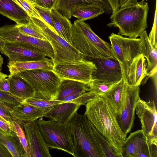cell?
I'll use <instances>...</instances> for the list:
<instances>
[{"instance_id":"6da1fadb","label":"cell","mask_w":157,"mask_h":157,"mask_svg":"<svg viewBox=\"0 0 157 157\" xmlns=\"http://www.w3.org/2000/svg\"><path fill=\"white\" fill-rule=\"evenodd\" d=\"M85 106L84 114L98 132L121 152V147L127 134L121 129L116 114L107 101L98 96Z\"/></svg>"},{"instance_id":"7a4b0ae2","label":"cell","mask_w":157,"mask_h":157,"mask_svg":"<svg viewBox=\"0 0 157 157\" xmlns=\"http://www.w3.org/2000/svg\"><path fill=\"white\" fill-rule=\"evenodd\" d=\"M148 3L141 0L134 5L120 8L112 13L107 26L118 29V35L136 38L147 28Z\"/></svg>"},{"instance_id":"3957f363","label":"cell","mask_w":157,"mask_h":157,"mask_svg":"<svg viewBox=\"0 0 157 157\" xmlns=\"http://www.w3.org/2000/svg\"><path fill=\"white\" fill-rule=\"evenodd\" d=\"M72 42L73 46L90 59L115 58L110 44L95 34L90 26L83 21L77 20L72 24Z\"/></svg>"},{"instance_id":"277c9868","label":"cell","mask_w":157,"mask_h":157,"mask_svg":"<svg viewBox=\"0 0 157 157\" xmlns=\"http://www.w3.org/2000/svg\"><path fill=\"white\" fill-rule=\"evenodd\" d=\"M75 157H105L95 137L92 124L85 115L76 113L69 122Z\"/></svg>"},{"instance_id":"5b68a950","label":"cell","mask_w":157,"mask_h":157,"mask_svg":"<svg viewBox=\"0 0 157 157\" xmlns=\"http://www.w3.org/2000/svg\"><path fill=\"white\" fill-rule=\"evenodd\" d=\"M40 130L49 147L65 151L74 157V147L71 126L69 123L40 119Z\"/></svg>"},{"instance_id":"8992f818","label":"cell","mask_w":157,"mask_h":157,"mask_svg":"<svg viewBox=\"0 0 157 157\" xmlns=\"http://www.w3.org/2000/svg\"><path fill=\"white\" fill-rule=\"evenodd\" d=\"M25 79L34 91V96L49 100H55L61 80L52 71L38 69L16 74Z\"/></svg>"},{"instance_id":"52a82bcc","label":"cell","mask_w":157,"mask_h":157,"mask_svg":"<svg viewBox=\"0 0 157 157\" xmlns=\"http://www.w3.org/2000/svg\"><path fill=\"white\" fill-rule=\"evenodd\" d=\"M109 38L113 55L121 67L123 80L129 84L130 67L134 59L140 54V39L125 37L113 33Z\"/></svg>"},{"instance_id":"ba28073f","label":"cell","mask_w":157,"mask_h":157,"mask_svg":"<svg viewBox=\"0 0 157 157\" xmlns=\"http://www.w3.org/2000/svg\"><path fill=\"white\" fill-rule=\"evenodd\" d=\"M95 64L83 59L77 61H64L54 65L52 71L61 80L70 79L87 84L93 80L96 71Z\"/></svg>"},{"instance_id":"9c48e42d","label":"cell","mask_w":157,"mask_h":157,"mask_svg":"<svg viewBox=\"0 0 157 157\" xmlns=\"http://www.w3.org/2000/svg\"><path fill=\"white\" fill-rule=\"evenodd\" d=\"M136 111L147 140L151 144L157 145V115L155 102L140 99L136 104Z\"/></svg>"},{"instance_id":"30bf717a","label":"cell","mask_w":157,"mask_h":157,"mask_svg":"<svg viewBox=\"0 0 157 157\" xmlns=\"http://www.w3.org/2000/svg\"><path fill=\"white\" fill-rule=\"evenodd\" d=\"M121 151L122 157H157V145L147 141L141 129L126 138Z\"/></svg>"},{"instance_id":"8fae6325","label":"cell","mask_w":157,"mask_h":157,"mask_svg":"<svg viewBox=\"0 0 157 157\" xmlns=\"http://www.w3.org/2000/svg\"><path fill=\"white\" fill-rule=\"evenodd\" d=\"M42 30L53 48L54 65L60 62L77 61L84 59V56L76 48L52 30L47 25Z\"/></svg>"},{"instance_id":"7c38bea8","label":"cell","mask_w":157,"mask_h":157,"mask_svg":"<svg viewBox=\"0 0 157 157\" xmlns=\"http://www.w3.org/2000/svg\"><path fill=\"white\" fill-rule=\"evenodd\" d=\"M124 85L125 97L123 104L121 113L116 116L121 129L127 134L131 132L134 125L136 104L140 99V86H132L124 81Z\"/></svg>"},{"instance_id":"4fadbf2b","label":"cell","mask_w":157,"mask_h":157,"mask_svg":"<svg viewBox=\"0 0 157 157\" xmlns=\"http://www.w3.org/2000/svg\"><path fill=\"white\" fill-rule=\"evenodd\" d=\"M5 42L1 52L8 58L9 62L36 61L48 57L42 50L30 44L18 42Z\"/></svg>"},{"instance_id":"5bb4252c","label":"cell","mask_w":157,"mask_h":157,"mask_svg":"<svg viewBox=\"0 0 157 157\" xmlns=\"http://www.w3.org/2000/svg\"><path fill=\"white\" fill-rule=\"evenodd\" d=\"M0 36L5 41L27 43L35 46L43 51L52 59L54 53L48 40H43L21 33L16 25H6L0 27Z\"/></svg>"},{"instance_id":"9a60e30c","label":"cell","mask_w":157,"mask_h":157,"mask_svg":"<svg viewBox=\"0 0 157 157\" xmlns=\"http://www.w3.org/2000/svg\"><path fill=\"white\" fill-rule=\"evenodd\" d=\"M90 59L96 67V71L93 75V80L116 83L123 78L121 67L115 58L105 57Z\"/></svg>"},{"instance_id":"2e32d148","label":"cell","mask_w":157,"mask_h":157,"mask_svg":"<svg viewBox=\"0 0 157 157\" xmlns=\"http://www.w3.org/2000/svg\"><path fill=\"white\" fill-rule=\"evenodd\" d=\"M23 128L28 144L29 157H52L39 129L37 120L25 123Z\"/></svg>"},{"instance_id":"e0dca14e","label":"cell","mask_w":157,"mask_h":157,"mask_svg":"<svg viewBox=\"0 0 157 157\" xmlns=\"http://www.w3.org/2000/svg\"><path fill=\"white\" fill-rule=\"evenodd\" d=\"M80 106L73 102H63L55 105L45 113L44 117L58 122L69 123Z\"/></svg>"},{"instance_id":"ac0fdd59","label":"cell","mask_w":157,"mask_h":157,"mask_svg":"<svg viewBox=\"0 0 157 157\" xmlns=\"http://www.w3.org/2000/svg\"><path fill=\"white\" fill-rule=\"evenodd\" d=\"M0 13L17 25L25 23L30 18L25 11L13 0H0Z\"/></svg>"},{"instance_id":"d6986e66","label":"cell","mask_w":157,"mask_h":157,"mask_svg":"<svg viewBox=\"0 0 157 157\" xmlns=\"http://www.w3.org/2000/svg\"><path fill=\"white\" fill-rule=\"evenodd\" d=\"M53 66L52 59L46 57L36 61L9 62L7 65L10 75L26 70L38 69L52 71Z\"/></svg>"},{"instance_id":"ffe728a7","label":"cell","mask_w":157,"mask_h":157,"mask_svg":"<svg viewBox=\"0 0 157 157\" xmlns=\"http://www.w3.org/2000/svg\"><path fill=\"white\" fill-rule=\"evenodd\" d=\"M10 83L9 93L22 101L33 97L34 91L29 83L17 74L9 75L8 78Z\"/></svg>"},{"instance_id":"44dd1931","label":"cell","mask_w":157,"mask_h":157,"mask_svg":"<svg viewBox=\"0 0 157 157\" xmlns=\"http://www.w3.org/2000/svg\"><path fill=\"white\" fill-rule=\"evenodd\" d=\"M101 96L107 101L115 111L116 115L119 114L121 112L125 97V88L123 78Z\"/></svg>"},{"instance_id":"7402d4cb","label":"cell","mask_w":157,"mask_h":157,"mask_svg":"<svg viewBox=\"0 0 157 157\" xmlns=\"http://www.w3.org/2000/svg\"><path fill=\"white\" fill-rule=\"evenodd\" d=\"M147 62L140 54L133 60L129 68V85L134 86H140L147 75Z\"/></svg>"},{"instance_id":"603a6c76","label":"cell","mask_w":157,"mask_h":157,"mask_svg":"<svg viewBox=\"0 0 157 157\" xmlns=\"http://www.w3.org/2000/svg\"><path fill=\"white\" fill-rule=\"evenodd\" d=\"M51 13L52 25L57 35L72 45L71 21L53 8L51 9Z\"/></svg>"},{"instance_id":"cb8c5ba5","label":"cell","mask_w":157,"mask_h":157,"mask_svg":"<svg viewBox=\"0 0 157 157\" xmlns=\"http://www.w3.org/2000/svg\"><path fill=\"white\" fill-rule=\"evenodd\" d=\"M91 4L99 5L103 7L105 10L108 8L103 0H56L52 8L69 19L71 17L72 10L75 6Z\"/></svg>"},{"instance_id":"d4e9b609","label":"cell","mask_w":157,"mask_h":157,"mask_svg":"<svg viewBox=\"0 0 157 157\" xmlns=\"http://www.w3.org/2000/svg\"><path fill=\"white\" fill-rule=\"evenodd\" d=\"M90 89L88 85L83 82L70 79L61 80L58 87L55 100L63 101L66 97L77 93H84Z\"/></svg>"},{"instance_id":"484cf974","label":"cell","mask_w":157,"mask_h":157,"mask_svg":"<svg viewBox=\"0 0 157 157\" xmlns=\"http://www.w3.org/2000/svg\"><path fill=\"white\" fill-rule=\"evenodd\" d=\"M12 112L18 119L25 123L44 117L45 113L38 108L22 101L12 108Z\"/></svg>"},{"instance_id":"4316f807","label":"cell","mask_w":157,"mask_h":157,"mask_svg":"<svg viewBox=\"0 0 157 157\" xmlns=\"http://www.w3.org/2000/svg\"><path fill=\"white\" fill-rule=\"evenodd\" d=\"M0 143L7 148L12 157H26L23 147L15 132L10 134L0 128Z\"/></svg>"},{"instance_id":"83f0119b","label":"cell","mask_w":157,"mask_h":157,"mask_svg":"<svg viewBox=\"0 0 157 157\" xmlns=\"http://www.w3.org/2000/svg\"><path fill=\"white\" fill-rule=\"evenodd\" d=\"M141 40L140 53L146 59L147 71L148 73L157 67V48L150 43L145 30L140 36Z\"/></svg>"},{"instance_id":"f1b7e54d","label":"cell","mask_w":157,"mask_h":157,"mask_svg":"<svg viewBox=\"0 0 157 157\" xmlns=\"http://www.w3.org/2000/svg\"><path fill=\"white\" fill-rule=\"evenodd\" d=\"M105 12L104 8L99 5L84 4L75 6L72 10L71 16L84 21L95 18Z\"/></svg>"},{"instance_id":"f546056e","label":"cell","mask_w":157,"mask_h":157,"mask_svg":"<svg viewBox=\"0 0 157 157\" xmlns=\"http://www.w3.org/2000/svg\"><path fill=\"white\" fill-rule=\"evenodd\" d=\"M92 128L98 143L105 157H122L121 152L113 147L93 124Z\"/></svg>"},{"instance_id":"4dcf8cb0","label":"cell","mask_w":157,"mask_h":157,"mask_svg":"<svg viewBox=\"0 0 157 157\" xmlns=\"http://www.w3.org/2000/svg\"><path fill=\"white\" fill-rule=\"evenodd\" d=\"M22 102L33 105L44 113L48 111L55 105L65 102L63 101L48 100L34 95L23 100Z\"/></svg>"},{"instance_id":"1f68e13d","label":"cell","mask_w":157,"mask_h":157,"mask_svg":"<svg viewBox=\"0 0 157 157\" xmlns=\"http://www.w3.org/2000/svg\"><path fill=\"white\" fill-rule=\"evenodd\" d=\"M19 31L24 34L43 40H48L43 31L29 18L28 22L21 25H15Z\"/></svg>"},{"instance_id":"d6a6232c","label":"cell","mask_w":157,"mask_h":157,"mask_svg":"<svg viewBox=\"0 0 157 157\" xmlns=\"http://www.w3.org/2000/svg\"><path fill=\"white\" fill-rule=\"evenodd\" d=\"M12 108L0 101V116L10 125L13 121H15L24 129L23 125L25 123L18 119L14 114L12 112Z\"/></svg>"},{"instance_id":"836d02e7","label":"cell","mask_w":157,"mask_h":157,"mask_svg":"<svg viewBox=\"0 0 157 157\" xmlns=\"http://www.w3.org/2000/svg\"><path fill=\"white\" fill-rule=\"evenodd\" d=\"M116 83L99 82L93 80L87 85L90 88V91L98 96H101L108 91Z\"/></svg>"},{"instance_id":"e575fe53","label":"cell","mask_w":157,"mask_h":157,"mask_svg":"<svg viewBox=\"0 0 157 157\" xmlns=\"http://www.w3.org/2000/svg\"><path fill=\"white\" fill-rule=\"evenodd\" d=\"M20 6L30 17H33L44 21L30 0H13Z\"/></svg>"},{"instance_id":"d590c367","label":"cell","mask_w":157,"mask_h":157,"mask_svg":"<svg viewBox=\"0 0 157 157\" xmlns=\"http://www.w3.org/2000/svg\"><path fill=\"white\" fill-rule=\"evenodd\" d=\"M10 126L13 131L17 134L24 149L26 157H29L28 144L24 129L15 121L11 123Z\"/></svg>"},{"instance_id":"8d00e7d4","label":"cell","mask_w":157,"mask_h":157,"mask_svg":"<svg viewBox=\"0 0 157 157\" xmlns=\"http://www.w3.org/2000/svg\"><path fill=\"white\" fill-rule=\"evenodd\" d=\"M32 2L35 8L45 22L48 25L50 29L57 34V33L53 27L52 24L51 13V9H47L41 7L34 3L33 2Z\"/></svg>"},{"instance_id":"74e56055","label":"cell","mask_w":157,"mask_h":157,"mask_svg":"<svg viewBox=\"0 0 157 157\" xmlns=\"http://www.w3.org/2000/svg\"><path fill=\"white\" fill-rule=\"evenodd\" d=\"M0 101L12 107L18 105L22 101L10 93L4 92H0Z\"/></svg>"},{"instance_id":"f35d334b","label":"cell","mask_w":157,"mask_h":157,"mask_svg":"<svg viewBox=\"0 0 157 157\" xmlns=\"http://www.w3.org/2000/svg\"><path fill=\"white\" fill-rule=\"evenodd\" d=\"M98 96L95 93L89 91L81 94L70 102L78 104L80 105H85L88 102Z\"/></svg>"},{"instance_id":"ab89813d","label":"cell","mask_w":157,"mask_h":157,"mask_svg":"<svg viewBox=\"0 0 157 157\" xmlns=\"http://www.w3.org/2000/svg\"><path fill=\"white\" fill-rule=\"evenodd\" d=\"M157 0H156L155 11L154 20L151 30L148 36V38L152 45L157 48Z\"/></svg>"},{"instance_id":"60d3db41","label":"cell","mask_w":157,"mask_h":157,"mask_svg":"<svg viewBox=\"0 0 157 157\" xmlns=\"http://www.w3.org/2000/svg\"><path fill=\"white\" fill-rule=\"evenodd\" d=\"M56 0H36L33 2L37 5L45 8L51 9Z\"/></svg>"},{"instance_id":"b9f144b4","label":"cell","mask_w":157,"mask_h":157,"mask_svg":"<svg viewBox=\"0 0 157 157\" xmlns=\"http://www.w3.org/2000/svg\"><path fill=\"white\" fill-rule=\"evenodd\" d=\"M10 83L8 79L4 78L0 80V92L9 93Z\"/></svg>"},{"instance_id":"7bdbcfd3","label":"cell","mask_w":157,"mask_h":157,"mask_svg":"<svg viewBox=\"0 0 157 157\" xmlns=\"http://www.w3.org/2000/svg\"><path fill=\"white\" fill-rule=\"evenodd\" d=\"M109 4L113 13L118 10L120 8V0H106Z\"/></svg>"},{"instance_id":"ee69618b","label":"cell","mask_w":157,"mask_h":157,"mask_svg":"<svg viewBox=\"0 0 157 157\" xmlns=\"http://www.w3.org/2000/svg\"><path fill=\"white\" fill-rule=\"evenodd\" d=\"M0 128L10 134H12L14 132L9 124L1 120H0Z\"/></svg>"},{"instance_id":"f6af8a7d","label":"cell","mask_w":157,"mask_h":157,"mask_svg":"<svg viewBox=\"0 0 157 157\" xmlns=\"http://www.w3.org/2000/svg\"><path fill=\"white\" fill-rule=\"evenodd\" d=\"M0 157H12L7 148L0 143Z\"/></svg>"},{"instance_id":"bcb514c9","label":"cell","mask_w":157,"mask_h":157,"mask_svg":"<svg viewBox=\"0 0 157 157\" xmlns=\"http://www.w3.org/2000/svg\"><path fill=\"white\" fill-rule=\"evenodd\" d=\"M137 2V0H120V7L134 5Z\"/></svg>"},{"instance_id":"7dc6e473","label":"cell","mask_w":157,"mask_h":157,"mask_svg":"<svg viewBox=\"0 0 157 157\" xmlns=\"http://www.w3.org/2000/svg\"><path fill=\"white\" fill-rule=\"evenodd\" d=\"M5 41L0 36V52H1V50L3 48L5 45Z\"/></svg>"},{"instance_id":"c3c4849f","label":"cell","mask_w":157,"mask_h":157,"mask_svg":"<svg viewBox=\"0 0 157 157\" xmlns=\"http://www.w3.org/2000/svg\"><path fill=\"white\" fill-rule=\"evenodd\" d=\"M8 76V75L0 71V80L3 78H6Z\"/></svg>"},{"instance_id":"681fc988","label":"cell","mask_w":157,"mask_h":157,"mask_svg":"<svg viewBox=\"0 0 157 157\" xmlns=\"http://www.w3.org/2000/svg\"><path fill=\"white\" fill-rule=\"evenodd\" d=\"M3 59L2 57L1 56L0 54V71H1V70L2 68V65L3 63Z\"/></svg>"},{"instance_id":"f907efd6","label":"cell","mask_w":157,"mask_h":157,"mask_svg":"<svg viewBox=\"0 0 157 157\" xmlns=\"http://www.w3.org/2000/svg\"><path fill=\"white\" fill-rule=\"evenodd\" d=\"M0 120H2L3 121H4V122H5L6 123H7V122H6V121L3 118H2L0 116Z\"/></svg>"},{"instance_id":"816d5d0a","label":"cell","mask_w":157,"mask_h":157,"mask_svg":"<svg viewBox=\"0 0 157 157\" xmlns=\"http://www.w3.org/2000/svg\"><path fill=\"white\" fill-rule=\"evenodd\" d=\"M35 0H31V1H33V2H34V1H35Z\"/></svg>"},{"instance_id":"f5cc1de1","label":"cell","mask_w":157,"mask_h":157,"mask_svg":"<svg viewBox=\"0 0 157 157\" xmlns=\"http://www.w3.org/2000/svg\"><path fill=\"white\" fill-rule=\"evenodd\" d=\"M30 0L31 1V0Z\"/></svg>"}]
</instances>
